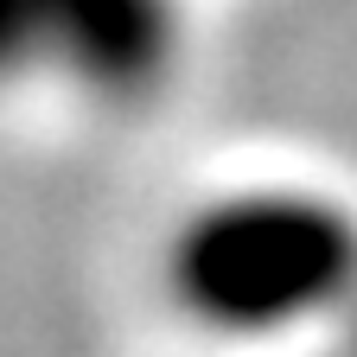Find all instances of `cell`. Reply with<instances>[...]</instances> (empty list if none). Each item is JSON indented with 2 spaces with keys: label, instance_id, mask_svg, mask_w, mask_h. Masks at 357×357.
<instances>
[{
  "label": "cell",
  "instance_id": "cell-1",
  "mask_svg": "<svg viewBox=\"0 0 357 357\" xmlns=\"http://www.w3.org/2000/svg\"><path fill=\"white\" fill-rule=\"evenodd\" d=\"M160 294L185 326L261 344L332 326L357 294V211L312 185H236L166 230Z\"/></svg>",
  "mask_w": 357,
  "mask_h": 357
},
{
  "label": "cell",
  "instance_id": "cell-2",
  "mask_svg": "<svg viewBox=\"0 0 357 357\" xmlns=\"http://www.w3.org/2000/svg\"><path fill=\"white\" fill-rule=\"evenodd\" d=\"M178 64L172 0H45V77L96 102H141Z\"/></svg>",
  "mask_w": 357,
  "mask_h": 357
},
{
  "label": "cell",
  "instance_id": "cell-3",
  "mask_svg": "<svg viewBox=\"0 0 357 357\" xmlns=\"http://www.w3.org/2000/svg\"><path fill=\"white\" fill-rule=\"evenodd\" d=\"M45 77V0H0V83Z\"/></svg>",
  "mask_w": 357,
  "mask_h": 357
},
{
  "label": "cell",
  "instance_id": "cell-4",
  "mask_svg": "<svg viewBox=\"0 0 357 357\" xmlns=\"http://www.w3.org/2000/svg\"><path fill=\"white\" fill-rule=\"evenodd\" d=\"M326 332H332V357H357V294L344 300V312H338Z\"/></svg>",
  "mask_w": 357,
  "mask_h": 357
}]
</instances>
